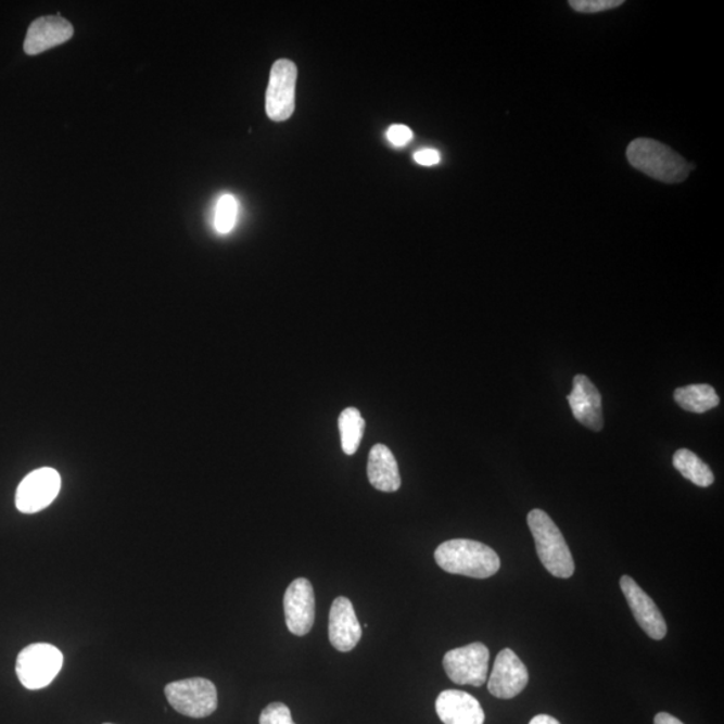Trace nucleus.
I'll list each match as a JSON object with an SVG mask.
<instances>
[{"label":"nucleus","mask_w":724,"mask_h":724,"mask_svg":"<svg viewBox=\"0 0 724 724\" xmlns=\"http://www.w3.org/2000/svg\"><path fill=\"white\" fill-rule=\"evenodd\" d=\"M435 561L444 572L481 580L497 574L500 568L497 552L472 539H452L437 546Z\"/></svg>","instance_id":"nucleus-1"},{"label":"nucleus","mask_w":724,"mask_h":724,"mask_svg":"<svg viewBox=\"0 0 724 724\" xmlns=\"http://www.w3.org/2000/svg\"><path fill=\"white\" fill-rule=\"evenodd\" d=\"M628 162L637 170L646 174L655 180L676 185L687 180L689 164L679 153L671 150L669 145L651 139H637L632 141L626 150Z\"/></svg>","instance_id":"nucleus-2"},{"label":"nucleus","mask_w":724,"mask_h":724,"mask_svg":"<svg viewBox=\"0 0 724 724\" xmlns=\"http://www.w3.org/2000/svg\"><path fill=\"white\" fill-rule=\"evenodd\" d=\"M528 523L535 541V549L547 572L558 579L572 577L574 560L557 524L539 509L529 512Z\"/></svg>","instance_id":"nucleus-3"},{"label":"nucleus","mask_w":724,"mask_h":724,"mask_svg":"<svg viewBox=\"0 0 724 724\" xmlns=\"http://www.w3.org/2000/svg\"><path fill=\"white\" fill-rule=\"evenodd\" d=\"M168 703L179 714L195 717H207L218 709V691L215 684L204 677L178 681L167 684L164 689Z\"/></svg>","instance_id":"nucleus-4"},{"label":"nucleus","mask_w":724,"mask_h":724,"mask_svg":"<svg viewBox=\"0 0 724 724\" xmlns=\"http://www.w3.org/2000/svg\"><path fill=\"white\" fill-rule=\"evenodd\" d=\"M64 657L51 644L37 643L26 647L16 659V675L23 687L41 689L48 687L60 674Z\"/></svg>","instance_id":"nucleus-5"},{"label":"nucleus","mask_w":724,"mask_h":724,"mask_svg":"<svg viewBox=\"0 0 724 724\" xmlns=\"http://www.w3.org/2000/svg\"><path fill=\"white\" fill-rule=\"evenodd\" d=\"M490 651L482 643L453 649L444 655V671L460 686L481 687L487 682Z\"/></svg>","instance_id":"nucleus-6"},{"label":"nucleus","mask_w":724,"mask_h":724,"mask_svg":"<svg viewBox=\"0 0 724 724\" xmlns=\"http://www.w3.org/2000/svg\"><path fill=\"white\" fill-rule=\"evenodd\" d=\"M61 490L59 471L43 467L30 472L16 490L15 505L23 515H36L53 504Z\"/></svg>","instance_id":"nucleus-7"},{"label":"nucleus","mask_w":724,"mask_h":724,"mask_svg":"<svg viewBox=\"0 0 724 724\" xmlns=\"http://www.w3.org/2000/svg\"><path fill=\"white\" fill-rule=\"evenodd\" d=\"M296 66L289 60H278L271 67L266 93V113L272 122L292 117L295 107Z\"/></svg>","instance_id":"nucleus-8"},{"label":"nucleus","mask_w":724,"mask_h":724,"mask_svg":"<svg viewBox=\"0 0 724 724\" xmlns=\"http://www.w3.org/2000/svg\"><path fill=\"white\" fill-rule=\"evenodd\" d=\"M284 618L295 636L309 634L316 620V596L309 580L296 579L284 592Z\"/></svg>","instance_id":"nucleus-9"},{"label":"nucleus","mask_w":724,"mask_h":724,"mask_svg":"<svg viewBox=\"0 0 724 724\" xmlns=\"http://www.w3.org/2000/svg\"><path fill=\"white\" fill-rule=\"evenodd\" d=\"M529 683L526 665L511 649L505 648L495 659L488 679V691L498 699H512L520 695Z\"/></svg>","instance_id":"nucleus-10"},{"label":"nucleus","mask_w":724,"mask_h":724,"mask_svg":"<svg viewBox=\"0 0 724 724\" xmlns=\"http://www.w3.org/2000/svg\"><path fill=\"white\" fill-rule=\"evenodd\" d=\"M620 586L642 630L653 640L664 638L666 635L665 620L652 598L630 575H623L620 579Z\"/></svg>","instance_id":"nucleus-11"},{"label":"nucleus","mask_w":724,"mask_h":724,"mask_svg":"<svg viewBox=\"0 0 724 724\" xmlns=\"http://www.w3.org/2000/svg\"><path fill=\"white\" fill-rule=\"evenodd\" d=\"M363 628L346 597L335 598L329 613V640L340 652H351L360 643Z\"/></svg>","instance_id":"nucleus-12"},{"label":"nucleus","mask_w":724,"mask_h":724,"mask_svg":"<svg viewBox=\"0 0 724 724\" xmlns=\"http://www.w3.org/2000/svg\"><path fill=\"white\" fill-rule=\"evenodd\" d=\"M568 402L575 420L592 431L602 430L601 393L585 374H577L573 379V390L569 393Z\"/></svg>","instance_id":"nucleus-13"},{"label":"nucleus","mask_w":724,"mask_h":724,"mask_svg":"<svg viewBox=\"0 0 724 724\" xmlns=\"http://www.w3.org/2000/svg\"><path fill=\"white\" fill-rule=\"evenodd\" d=\"M74 28L71 22L59 15L42 16L34 21L28 27L25 39V53L37 55L55 48L67 41H71Z\"/></svg>","instance_id":"nucleus-14"},{"label":"nucleus","mask_w":724,"mask_h":724,"mask_svg":"<svg viewBox=\"0 0 724 724\" xmlns=\"http://www.w3.org/2000/svg\"><path fill=\"white\" fill-rule=\"evenodd\" d=\"M437 716L444 724H483L481 703L470 694L459 689H447L436 699Z\"/></svg>","instance_id":"nucleus-15"},{"label":"nucleus","mask_w":724,"mask_h":724,"mask_svg":"<svg viewBox=\"0 0 724 724\" xmlns=\"http://www.w3.org/2000/svg\"><path fill=\"white\" fill-rule=\"evenodd\" d=\"M369 483L383 493H395L402 486L395 455L384 444H376L370 449L368 459Z\"/></svg>","instance_id":"nucleus-16"},{"label":"nucleus","mask_w":724,"mask_h":724,"mask_svg":"<svg viewBox=\"0 0 724 724\" xmlns=\"http://www.w3.org/2000/svg\"><path fill=\"white\" fill-rule=\"evenodd\" d=\"M677 406L691 414H704L720 406L721 398L709 384H693L677 388L674 393Z\"/></svg>","instance_id":"nucleus-17"},{"label":"nucleus","mask_w":724,"mask_h":724,"mask_svg":"<svg viewBox=\"0 0 724 724\" xmlns=\"http://www.w3.org/2000/svg\"><path fill=\"white\" fill-rule=\"evenodd\" d=\"M674 467L687 481L699 487H710L715 478L709 466L697 454L682 448L674 455Z\"/></svg>","instance_id":"nucleus-18"},{"label":"nucleus","mask_w":724,"mask_h":724,"mask_svg":"<svg viewBox=\"0 0 724 724\" xmlns=\"http://www.w3.org/2000/svg\"><path fill=\"white\" fill-rule=\"evenodd\" d=\"M339 427L342 452L346 455H355L360 447L365 430V420L360 410L353 407L342 410Z\"/></svg>","instance_id":"nucleus-19"},{"label":"nucleus","mask_w":724,"mask_h":724,"mask_svg":"<svg viewBox=\"0 0 724 724\" xmlns=\"http://www.w3.org/2000/svg\"><path fill=\"white\" fill-rule=\"evenodd\" d=\"M238 218V202L232 195L219 199L215 209V228L219 233H228L236 227Z\"/></svg>","instance_id":"nucleus-20"},{"label":"nucleus","mask_w":724,"mask_h":724,"mask_svg":"<svg viewBox=\"0 0 724 724\" xmlns=\"http://www.w3.org/2000/svg\"><path fill=\"white\" fill-rule=\"evenodd\" d=\"M624 4V0H570L569 5L579 13L597 14Z\"/></svg>","instance_id":"nucleus-21"},{"label":"nucleus","mask_w":724,"mask_h":724,"mask_svg":"<svg viewBox=\"0 0 724 724\" xmlns=\"http://www.w3.org/2000/svg\"><path fill=\"white\" fill-rule=\"evenodd\" d=\"M259 724H295L287 704L271 703L262 711Z\"/></svg>","instance_id":"nucleus-22"},{"label":"nucleus","mask_w":724,"mask_h":724,"mask_svg":"<svg viewBox=\"0 0 724 724\" xmlns=\"http://www.w3.org/2000/svg\"><path fill=\"white\" fill-rule=\"evenodd\" d=\"M388 140L395 147L407 145L412 140L414 134L406 125H392L386 132Z\"/></svg>","instance_id":"nucleus-23"},{"label":"nucleus","mask_w":724,"mask_h":724,"mask_svg":"<svg viewBox=\"0 0 724 724\" xmlns=\"http://www.w3.org/2000/svg\"><path fill=\"white\" fill-rule=\"evenodd\" d=\"M415 162L424 165V167H432V165H436L441 163V153H439L436 150H421L419 152L415 153Z\"/></svg>","instance_id":"nucleus-24"},{"label":"nucleus","mask_w":724,"mask_h":724,"mask_svg":"<svg viewBox=\"0 0 724 724\" xmlns=\"http://www.w3.org/2000/svg\"><path fill=\"white\" fill-rule=\"evenodd\" d=\"M655 724H684L677 717L666 714V712H660L655 716Z\"/></svg>","instance_id":"nucleus-25"},{"label":"nucleus","mask_w":724,"mask_h":724,"mask_svg":"<svg viewBox=\"0 0 724 724\" xmlns=\"http://www.w3.org/2000/svg\"><path fill=\"white\" fill-rule=\"evenodd\" d=\"M529 724H561V723L555 720V717H551L549 715H537L534 716Z\"/></svg>","instance_id":"nucleus-26"},{"label":"nucleus","mask_w":724,"mask_h":724,"mask_svg":"<svg viewBox=\"0 0 724 724\" xmlns=\"http://www.w3.org/2000/svg\"><path fill=\"white\" fill-rule=\"evenodd\" d=\"M104 724H113V723H104Z\"/></svg>","instance_id":"nucleus-27"}]
</instances>
